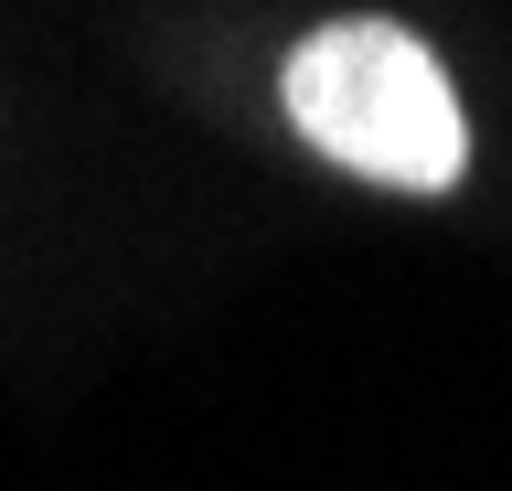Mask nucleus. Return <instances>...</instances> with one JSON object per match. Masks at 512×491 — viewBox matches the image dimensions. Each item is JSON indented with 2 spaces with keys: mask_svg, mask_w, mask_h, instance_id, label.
<instances>
[{
  "mask_svg": "<svg viewBox=\"0 0 512 491\" xmlns=\"http://www.w3.org/2000/svg\"><path fill=\"white\" fill-rule=\"evenodd\" d=\"M288 129L310 139L320 161L395 182V193H448L470 171V118L459 86L406 22H320L278 75Z\"/></svg>",
  "mask_w": 512,
  "mask_h": 491,
  "instance_id": "nucleus-1",
  "label": "nucleus"
}]
</instances>
